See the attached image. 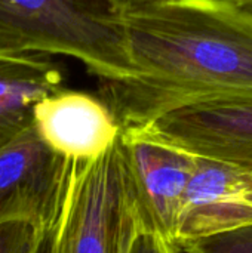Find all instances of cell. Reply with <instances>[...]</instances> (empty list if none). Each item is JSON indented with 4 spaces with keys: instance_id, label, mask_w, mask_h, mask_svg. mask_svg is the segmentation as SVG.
Returning a JSON list of instances; mask_svg holds the SVG:
<instances>
[{
    "instance_id": "6",
    "label": "cell",
    "mask_w": 252,
    "mask_h": 253,
    "mask_svg": "<svg viewBox=\"0 0 252 253\" xmlns=\"http://www.w3.org/2000/svg\"><path fill=\"white\" fill-rule=\"evenodd\" d=\"M146 126L193 154L252 168V98L189 104Z\"/></svg>"
},
{
    "instance_id": "1",
    "label": "cell",
    "mask_w": 252,
    "mask_h": 253,
    "mask_svg": "<svg viewBox=\"0 0 252 253\" xmlns=\"http://www.w3.org/2000/svg\"><path fill=\"white\" fill-rule=\"evenodd\" d=\"M123 36L135 77L101 82L122 127L195 102L252 98V10L236 0L126 4Z\"/></svg>"
},
{
    "instance_id": "2",
    "label": "cell",
    "mask_w": 252,
    "mask_h": 253,
    "mask_svg": "<svg viewBox=\"0 0 252 253\" xmlns=\"http://www.w3.org/2000/svg\"><path fill=\"white\" fill-rule=\"evenodd\" d=\"M125 6L120 0H0V58L64 55L100 82L131 80Z\"/></svg>"
},
{
    "instance_id": "10",
    "label": "cell",
    "mask_w": 252,
    "mask_h": 253,
    "mask_svg": "<svg viewBox=\"0 0 252 253\" xmlns=\"http://www.w3.org/2000/svg\"><path fill=\"white\" fill-rule=\"evenodd\" d=\"M43 230L22 219L1 221L0 253H34Z\"/></svg>"
},
{
    "instance_id": "4",
    "label": "cell",
    "mask_w": 252,
    "mask_h": 253,
    "mask_svg": "<svg viewBox=\"0 0 252 253\" xmlns=\"http://www.w3.org/2000/svg\"><path fill=\"white\" fill-rule=\"evenodd\" d=\"M73 162L52 151L34 126L0 148V222L53 225L62 209Z\"/></svg>"
},
{
    "instance_id": "8",
    "label": "cell",
    "mask_w": 252,
    "mask_h": 253,
    "mask_svg": "<svg viewBox=\"0 0 252 253\" xmlns=\"http://www.w3.org/2000/svg\"><path fill=\"white\" fill-rule=\"evenodd\" d=\"M40 139L71 162H91L105 154L120 138L122 125L101 95L61 87L33 110Z\"/></svg>"
},
{
    "instance_id": "7",
    "label": "cell",
    "mask_w": 252,
    "mask_h": 253,
    "mask_svg": "<svg viewBox=\"0 0 252 253\" xmlns=\"http://www.w3.org/2000/svg\"><path fill=\"white\" fill-rule=\"evenodd\" d=\"M122 142L154 228L172 242L198 156L146 125L122 127Z\"/></svg>"
},
{
    "instance_id": "5",
    "label": "cell",
    "mask_w": 252,
    "mask_h": 253,
    "mask_svg": "<svg viewBox=\"0 0 252 253\" xmlns=\"http://www.w3.org/2000/svg\"><path fill=\"white\" fill-rule=\"evenodd\" d=\"M251 225L252 168L198 156L172 243L184 252L196 242Z\"/></svg>"
},
{
    "instance_id": "13",
    "label": "cell",
    "mask_w": 252,
    "mask_h": 253,
    "mask_svg": "<svg viewBox=\"0 0 252 253\" xmlns=\"http://www.w3.org/2000/svg\"><path fill=\"white\" fill-rule=\"evenodd\" d=\"M55 225V224H53ZM53 225L48 227L43 230L37 249L34 253H55V231H53Z\"/></svg>"
},
{
    "instance_id": "15",
    "label": "cell",
    "mask_w": 252,
    "mask_h": 253,
    "mask_svg": "<svg viewBox=\"0 0 252 253\" xmlns=\"http://www.w3.org/2000/svg\"><path fill=\"white\" fill-rule=\"evenodd\" d=\"M123 4H137V3H144V1H150V0H120Z\"/></svg>"
},
{
    "instance_id": "11",
    "label": "cell",
    "mask_w": 252,
    "mask_h": 253,
    "mask_svg": "<svg viewBox=\"0 0 252 253\" xmlns=\"http://www.w3.org/2000/svg\"><path fill=\"white\" fill-rule=\"evenodd\" d=\"M187 253H252V225L236 231L196 242L184 249Z\"/></svg>"
},
{
    "instance_id": "12",
    "label": "cell",
    "mask_w": 252,
    "mask_h": 253,
    "mask_svg": "<svg viewBox=\"0 0 252 253\" xmlns=\"http://www.w3.org/2000/svg\"><path fill=\"white\" fill-rule=\"evenodd\" d=\"M131 253H180V249L160 231L149 228L137 237Z\"/></svg>"
},
{
    "instance_id": "3",
    "label": "cell",
    "mask_w": 252,
    "mask_h": 253,
    "mask_svg": "<svg viewBox=\"0 0 252 253\" xmlns=\"http://www.w3.org/2000/svg\"><path fill=\"white\" fill-rule=\"evenodd\" d=\"M154 228L134 178L122 135L101 157L73 162L59 216L55 253H131Z\"/></svg>"
},
{
    "instance_id": "14",
    "label": "cell",
    "mask_w": 252,
    "mask_h": 253,
    "mask_svg": "<svg viewBox=\"0 0 252 253\" xmlns=\"http://www.w3.org/2000/svg\"><path fill=\"white\" fill-rule=\"evenodd\" d=\"M239 4H242L244 7H247V9H250L252 10V0H236Z\"/></svg>"
},
{
    "instance_id": "9",
    "label": "cell",
    "mask_w": 252,
    "mask_h": 253,
    "mask_svg": "<svg viewBox=\"0 0 252 253\" xmlns=\"http://www.w3.org/2000/svg\"><path fill=\"white\" fill-rule=\"evenodd\" d=\"M62 68L43 53L0 58V148L33 127V110L59 90Z\"/></svg>"
}]
</instances>
